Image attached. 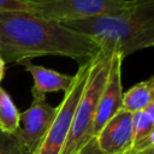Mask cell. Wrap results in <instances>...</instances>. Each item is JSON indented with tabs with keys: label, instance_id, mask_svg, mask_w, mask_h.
Instances as JSON below:
<instances>
[{
	"label": "cell",
	"instance_id": "obj_8",
	"mask_svg": "<svg viewBox=\"0 0 154 154\" xmlns=\"http://www.w3.org/2000/svg\"><path fill=\"white\" fill-rule=\"evenodd\" d=\"M132 114L119 109L94 137L102 154H131Z\"/></svg>",
	"mask_w": 154,
	"mask_h": 154
},
{
	"label": "cell",
	"instance_id": "obj_4",
	"mask_svg": "<svg viewBox=\"0 0 154 154\" xmlns=\"http://www.w3.org/2000/svg\"><path fill=\"white\" fill-rule=\"evenodd\" d=\"M91 60L79 64V67L73 75L70 87L64 91L61 102L59 106H57V112L51 126L32 154H60L69 136L76 107L88 79Z\"/></svg>",
	"mask_w": 154,
	"mask_h": 154
},
{
	"label": "cell",
	"instance_id": "obj_6",
	"mask_svg": "<svg viewBox=\"0 0 154 154\" xmlns=\"http://www.w3.org/2000/svg\"><path fill=\"white\" fill-rule=\"evenodd\" d=\"M32 102L23 113H19L22 126L19 128V136L29 154L36 149L48 128L51 126L57 107L46 101V95L31 89Z\"/></svg>",
	"mask_w": 154,
	"mask_h": 154
},
{
	"label": "cell",
	"instance_id": "obj_11",
	"mask_svg": "<svg viewBox=\"0 0 154 154\" xmlns=\"http://www.w3.org/2000/svg\"><path fill=\"white\" fill-rule=\"evenodd\" d=\"M154 102V77H149L136 83L129 90L123 93L122 109L129 113H136Z\"/></svg>",
	"mask_w": 154,
	"mask_h": 154
},
{
	"label": "cell",
	"instance_id": "obj_17",
	"mask_svg": "<svg viewBox=\"0 0 154 154\" xmlns=\"http://www.w3.org/2000/svg\"><path fill=\"white\" fill-rule=\"evenodd\" d=\"M135 154H154V147H149L147 149H143L141 152H137Z\"/></svg>",
	"mask_w": 154,
	"mask_h": 154
},
{
	"label": "cell",
	"instance_id": "obj_13",
	"mask_svg": "<svg viewBox=\"0 0 154 154\" xmlns=\"http://www.w3.org/2000/svg\"><path fill=\"white\" fill-rule=\"evenodd\" d=\"M0 154H29L22 142L19 131L14 135L0 131Z\"/></svg>",
	"mask_w": 154,
	"mask_h": 154
},
{
	"label": "cell",
	"instance_id": "obj_7",
	"mask_svg": "<svg viewBox=\"0 0 154 154\" xmlns=\"http://www.w3.org/2000/svg\"><path fill=\"white\" fill-rule=\"evenodd\" d=\"M123 58L118 53H112L109 71L106 84L100 95L97 108L93 125V137L102 129V126L122 108L123 85H122V65Z\"/></svg>",
	"mask_w": 154,
	"mask_h": 154
},
{
	"label": "cell",
	"instance_id": "obj_1",
	"mask_svg": "<svg viewBox=\"0 0 154 154\" xmlns=\"http://www.w3.org/2000/svg\"><path fill=\"white\" fill-rule=\"evenodd\" d=\"M99 52L90 37L63 23L24 11L0 12V57L5 63L59 55L83 64Z\"/></svg>",
	"mask_w": 154,
	"mask_h": 154
},
{
	"label": "cell",
	"instance_id": "obj_12",
	"mask_svg": "<svg viewBox=\"0 0 154 154\" xmlns=\"http://www.w3.org/2000/svg\"><path fill=\"white\" fill-rule=\"evenodd\" d=\"M19 112L11 95L2 87H0V131L14 135L19 131Z\"/></svg>",
	"mask_w": 154,
	"mask_h": 154
},
{
	"label": "cell",
	"instance_id": "obj_2",
	"mask_svg": "<svg viewBox=\"0 0 154 154\" xmlns=\"http://www.w3.org/2000/svg\"><path fill=\"white\" fill-rule=\"evenodd\" d=\"M63 24L90 37L101 51L125 59L154 46V0H130L118 13Z\"/></svg>",
	"mask_w": 154,
	"mask_h": 154
},
{
	"label": "cell",
	"instance_id": "obj_16",
	"mask_svg": "<svg viewBox=\"0 0 154 154\" xmlns=\"http://www.w3.org/2000/svg\"><path fill=\"white\" fill-rule=\"evenodd\" d=\"M5 61H4V59L0 57V82L2 81V78H4V75H5Z\"/></svg>",
	"mask_w": 154,
	"mask_h": 154
},
{
	"label": "cell",
	"instance_id": "obj_9",
	"mask_svg": "<svg viewBox=\"0 0 154 154\" xmlns=\"http://www.w3.org/2000/svg\"><path fill=\"white\" fill-rule=\"evenodd\" d=\"M18 64H20L24 70L32 76L34 85L31 89L43 95H46L47 93L65 91L70 87L73 78V76L71 75H65L47 69L42 65H36L30 60H24Z\"/></svg>",
	"mask_w": 154,
	"mask_h": 154
},
{
	"label": "cell",
	"instance_id": "obj_3",
	"mask_svg": "<svg viewBox=\"0 0 154 154\" xmlns=\"http://www.w3.org/2000/svg\"><path fill=\"white\" fill-rule=\"evenodd\" d=\"M112 53L101 51L93 58L82 96L75 111L72 125L60 154H77L93 137L97 102L106 84Z\"/></svg>",
	"mask_w": 154,
	"mask_h": 154
},
{
	"label": "cell",
	"instance_id": "obj_14",
	"mask_svg": "<svg viewBox=\"0 0 154 154\" xmlns=\"http://www.w3.org/2000/svg\"><path fill=\"white\" fill-rule=\"evenodd\" d=\"M6 11L29 12V0H0V12Z\"/></svg>",
	"mask_w": 154,
	"mask_h": 154
},
{
	"label": "cell",
	"instance_id": "obj_10",
	"mask_svg": "<svg viewBox=\"0 0 154 154\" xmlns=\"http://www.w3.org/2000/svg\"><path fill=\"white\" fill-rule=\"evenodd\" d=\"M131 154L154 147V102L144 109L132 113Z\"/></svg>",
	"mask_w": 154,
	"mask_h": 154
},
{
	"label": "cell",
	"instance_id": "obj_5",
	"mask_svg": "<svg viewBox=\"0 0 154 154\" xmlns=\"http://www.w3.org/2000/svg\"><path fill=\"white\" fill-rule=\"evenodd\" d=\"M130 0H29V13L59 23L114 14Z\"/></svg>",
	"mask_w": 154,
	"mask_h": 154
},
{
	"label": "cell",
	"instance_id": "obj_15",
	"mask_svg": "<svg viewBox=\"0 0 154 154\" xmlns=\"http://www.w3.org/2000/svg\"><path fill=\"white\" fill-rule=\"evenodd\" d=\"M77 154H102L96 144V141L95 138H91Z\"/></svg>",
	"mask_w": 154,
	"mask_h": 154
}]
</instances>
